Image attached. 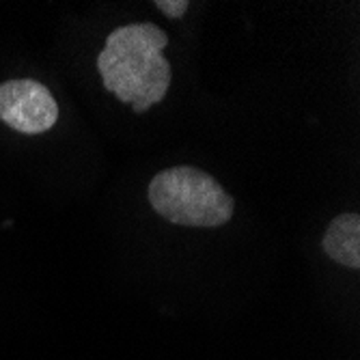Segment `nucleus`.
I'll list each match as a JSON object with an SVG mask.
<instances>
[{
	"label": "nucleus",
	"mask_w": 360,
	"mask_h": 360,
	"mask_svg": "<svg viewBox=\"0 0 360 360\" xmlns=\"http://www.w3.org/2000/svg\"><path fill=\"white\" fill-rule=\"evenodd\" d=\"M149 203L165 220L181 226L214 229L233 216V196L212 175L194 167H173L149 184Z\"/></svg>",
	"instance_id": "nucleus-1"
},
{
	"label": "nucleus",
	"mask_w": 360,
	"mask_h": 360,
	"mask_svg": "<svg viewBox=\"0 0 360 360\" xmlns=\"http://www.w3.org/2000/svg\"><path fill=\"white\" fill-rule=\"evenodd\" d=\"M0 121L20 134H44L58 121V104L41 82L13 78L0 84Z\"/></svg>",
	"instance_id": "nucleus-2"
},
{
	"label": "nucleus",
	"mask_w": 360,
	"mask_h": 360,
	"mask_svg": "<svg viewBox=\"0 0 360 360\" xmlns=\"http://www.w3.org/2000/svg\"><path fill=\"white\" fill-rule=\"evenodd\" d=\"M169 44V35L151 22L119 26L106 39V48L97 56V70L108 74L119 60H143L149 63Z\"/></svg>",
	"instance_id": "nucleus-3"
},
{
	"label": "nucleus",
	"mask_w": 360,
	"mask_h": 360,
	"mask_svg": "<svg viewBox=\"0 0 360 360\" xmlns=\"http://www.w3.org/2000/svg\"><path fill=\"white\" fill-rule=\"evenodd\" d=\"M323 252L337 264L352 270L360 268V216L341 214L337 216L323 233Z\"/></svg>",
	"instance_id": "nucleus-4"
},
{
	"label": "nucleus",
	"mask_w": 360,
	"mask_h": 360,
	"mask_svg": "<svg viewBox=\"0 0 360 360\" xmlns=\"http://www.w3.org/2000/svg\"><path fill=\"white\" fill-rule=\"evenodd\" d=\"M155 7H158L162 13H165L167 18L179 20V18L188 11L190 3H188V0H158Z\"/></svg>",
	"instance_id": "nucleus-5"
}]
</instances>
